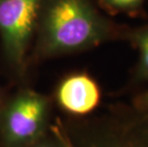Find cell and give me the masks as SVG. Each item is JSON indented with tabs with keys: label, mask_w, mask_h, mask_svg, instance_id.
Masks as SVG:
<instances>
[{
	"label": "cell",
	"mask_w": 148,
	"mask_h": 147,
	"mask_svg": "<svg viewBox=\"0 0 148 147\" xmlns=\"http://www.w3.org/2000/svg\"><path fill=\"white\" fill-rule=\"evenodd\" d=\"M106 31L87 0H52L43 21L42 49L51 55L80 51L99 44Z\"/></svg>",
	"instance_id": "obj_1"
},
{
	"label": "cell",
	"mask_w": 148,
	"mask_h": 147,
	"mask_svg": "<svg viewBox=\"0 0 148 147\" xmlns=\"http://www.w3.org/2000/svg\"><path fill=\"white\" fill-rule=\"evenodd\" d=\"M48 101L27 91L9 103L1 120V134L8 147L30 146L37 142L48 121Z\"/></svg>",
	"instance_id": "obj_2"
},
{
	"label": "cell",
	"mask_w": 148,
	"mask_h": 147,
	"mask_svg": "<svg viewBox=\"0 0 148 147\" xmlns=\"http://www.w3.org/2000/svg\"><path fill=\"white\" fill-rule=\"evenodd\" d=\"M42 0H0V34L8 59L23 63Z\"/></svg>",
	"instance_id": "obj_3"
},
{
	"label": "cell",
	"mask_w": 148,
	"mask_h": 147,
	"mask_svg": "<svg viewBox=\"0 0 148 147\" xmlns=\"http://www.w3.org/2000/svg\"><path fill=\"white\" fill-rule=\"evenodd\" d=\"M86 147H148V114L133 107L116 124L94 130Z\"/></svg>",
	"instance_id": "obj_4"
},
{
	"label": "cell",
	"mask_w": 148,
	"mask_h": 147,
	"mask_svg": "<svg viewBox=\"0 0 148 147\" xmlns=\"http://www.w3.org/2000/svg\"><path fill=\"white\" fill-rule=\"evenodd\" d=\"M58 101L65 111L77 116L90 114L99 106L100 90L92 77L77 74L67 77L58 91Z\"/></svg>",
	"instance_id": "obj_5"
},
{
	"label": "cell",
	"mask_w": 148,
	"mask_h": 147,
	"mask_svg": "<svg viewBox=\"0 0 148 147\" xmlns=\"http://www.w3.org/2000/svg\"><path fill=\"white\" fill-rule=\"evenodd\" d=\"M136 42L140 51L137 77L138 79L148 81V28L137 34Z\"/></svg>",
	"instance_id": "obj_6"
},
{
	"label": "cell",
	"mask_w": 148,
	"mask_h": 147,
	"mask_svg": "<svg viewBox=\"0 0 148 147\" xmlns=\"http://www.w3.org/2000/svg\"><path fill=\"white\" fill-rule=\"evenodd\" d=\"M30 147H73L69 140L65 136L62 135L58 130L56 131V137L53 139H47L44 142H34V144L30 145Z\"/></svg>",
	"instance_id": "obj_7"
},
{
	"label": "cell",
	"mask_w": 148,
	"mask_h": 147,
	"mask_svg": "<svg viewBox=\"0 0 148 147\" xmlns=\"http://www.w3.org/2000/svg\"><path fill=\"white\" fill-rule=\"evenodd\" d=\"M143 0H105L111 7L119 10H130L138 7Z\"/></svg>",
	"instance_id": "obj_8"
},
{
	"label": "cell",
	"mask_w": 148,
	"mask_h": 147,
	"mask_svg": "<svg viewBox=\"0 0 148 147\" xmlns=\"http://www.w3.org/2000/svg\"><path fill=\"white\" fill-rule=\"evenodd\" d=\"M133 107L138 111L148 114V89L136 96L134 99Z\"/></svg>",
	"instance_id": "obj_9"
}]
</instances>
